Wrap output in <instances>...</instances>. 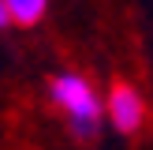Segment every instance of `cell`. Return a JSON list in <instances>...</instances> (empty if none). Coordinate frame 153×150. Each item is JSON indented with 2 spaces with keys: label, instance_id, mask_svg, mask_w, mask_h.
<instances>
[{
  "label": "cell",
  "instance_id": "6da1fadb",
  "mask_svg": "<svg viewBox=\"0 0 153 150\" xmlns=\"http://www.w3.org/2000/svg\"><path fill=\"white\" fill-rule=\"evenodd\" d=\"M49 101L64 112L75 139H94L105 120V98L82 71H60L49 79Z\"/></svg>",
  "mask_w": 153,
  "mask_h": 150
},
{
  "label": "cell",
  "instance_id": "7a4b0ae2",
  "mask_svg": "<svg viewBox=\"0 0 153 150\" xmlns=\"http://www.w3.org/2000/svg\"><path fill=\"white\" fill-rule=\"evenodd\" d=\"M105 116L120 135H134L146 124V98L131 82H112L105 94Z\"/></svg>",
  "mask_w": 153,
  "mask_h": 150
},
{
  "label": "cell",
  "instance_id": "277c9868",
  "mask_svg": "<svg viewBox=\"0 0 153 150\" xmlns=\"http://www.w3.org/2000/svg\"><path fill=\"white\" fill-rule=\"evenodd\" d=\"M7 26H11V15H7V4L0 0V30H7Z\"/></svg>",
  "mask_w": 153,
  "mask_h": 150
},
{
  "label": "cell",
  "instance_id": "3957f363",
  "mask_svg": "<svg viewBox=\"0 0 153 150\" xmlns=\"http://www.w3.org/2000/svg\"><path fill=\"white\" fill-rule=\"evenodd\" d=\"M7 15H11V26H37V22L49 15L52 0H4Z\"/></svg>",
  "mask_w": 153,
  "mask_h": 150
}]
</instances>
